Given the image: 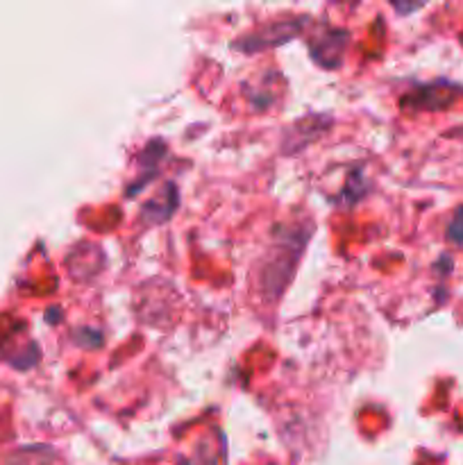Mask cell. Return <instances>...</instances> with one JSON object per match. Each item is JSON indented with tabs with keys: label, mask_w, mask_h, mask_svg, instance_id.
Segmentation results:
<instances>
[{
	"label": "cell",
	"mask_w": 463,
	"mask_h": 465,
	"mask_svg": "<svg viewBox=\"0 0 463 465\" xmlns=\"http://www.w3.org/2000/svg\"><path fill=\"white\" fill-rule=\"evenodd\" d=\"M304 25H307V16L268 23V25H263L261 30L252 32V35H245L243 39L236 41L234 48L243 50V53H259V50L277 48V45L295 39V36L304 30Z\"/></svg>",
	"instance_id": "cell-1"
},
{
	"label": "cell",
	"mask_w": 463,
	"mask_h": 465,
	"mask_svg": "<svg viewBox=\"0 0 463 465\" xmlns=\"http://www.w3.org/2000/svg\"><path fill=\"white\" fill-rule=\"evenodd\" d=\"M345 45H348V32L325 27L322 32L311 36V41H309V53H311V57L320 66L339 68L345 53Z\"/></svg>",
	"instance_id": "cell-2"
},
{
	"label": "cell",
	"mask_w": 463,
	"mask_h": 465,
	"mask_svg": "<svg viewBox=\"0 0 463 465\" xmlns=\"http://www.w3.org/2000/svg\"><path fill=\"white\" fill-rule=\"evenodd\" d=\"M175 207H177V191L175 186L168 182V184L163 186L162 193L154 195L150 203H145L143 207H141V218H143L145 223H153V225L154 223H163L172 216Z\"/></svg>",
	"instance_id": "cell-3"
},
{
	"label": "cell",
	"mask_w": 463,
	"mask_h": 465,
	"mask_svg": "<svg viewBox=\"0 0 463 465\" xmlns=\"http://www.w3.org/2000/svg\"><path fill=\"white\" fill-rule=\"evenodd\" d=\"M449 100H452V95L448 94V89L445 86H425V89H416L413 94H409L407 98L402 100L404 107H416V109H434V107H443V104H448Z\"/></svg>",
	"instance_id": "cell-4"
},
{
	"label": "cell",
	"mask_w": 463,
	"mask_h": 465,
	"mask_svg": "<svg viewBox=\"0 0 463 465\" xmlns=\"http://www.w3.org/2000/svg\"><path fill=\"white\" fill-rule=\"evenodd\" d=\"M448 239L452 241L454 245H463V207L454 213L452 223H449Z\"/></svg>",
	"instance_id": "cell-5"
},
{
	"label": "cell",
	"mask_w": 463,
	"mask_h": 465,
	"mask_svg": "<svg viewBox=\"0 0 463 465\" xmlns=\"http://www.w3.org/2000/svg\"><path fill=\"white\" fill-rule=\"evenodd\" d=\"M180 465H189V463H180Z\"/></svg>",
	"instance_id": "cell-6"
}]
</instances>
